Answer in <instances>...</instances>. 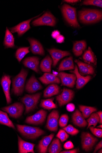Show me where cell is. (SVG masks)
I'll return each mask as SVG.
<instances>
[{"instance_id":"cell-1","label":"cell","mask_w":102,"mask_h":153,"mask_svg":"<svg viewBox=\"0 0 102 153\" xmlns=\"http://www.w3.org/2000/svg\"><path fill=\"white\" fill-rule=\"evenodd\" d=\"M79 16L80 22L84 24H90L101 20L102 13L99 10L85 9L79 11Z\"/></svg>"},{"instance_id":"cell-2","label":"cell","mask_w":102,"mask_h":153,"mask_svg":"<svg viewBox=\"0 0 102 153\" xmlns=\"http://www.w3.org/2000/svg\"><path fill=\"white\" fill-rule=\"evenodd\" d=\"M16 127L18 131L21 134L31 140L36 139L45 133V131L39 128L19 124H17Z\"/></svg>"},{"instance_id":"cell-3","label":"cell","mask_w":102,"mask_h":153,"mask_svg":"<svg viewBox=\"0 0 102 153\" xmlns=\"http://www.w3.org/2000/svg\"><path fill=\"white\" fill-rule=\"evenodd\" d=\"M28 74L27 71L22 68L20 72L13 78L12 91L14 94L19 96L22 94Z\"/></svg>"},{"instance_id":"cell-4","label":"cell","mask_w":102,"mask_h":153,"mask_svg":"<svg viewBox=\"0 0 102 153\" xmlns=\"http://www.w3.org/2000/svg\"><path fill=\"white\" fill-rule=\"evenodd\" d=\"M62 10L65 19L70 25L74 27H80L77 19L76 8L65 4Z\"/></svg>"},{"instance_id":"cell-5","label":"cell","mask_w":102,"mask_h":153,"mask_svg":"<svg viewBox=\"0 0 102 153\" xmlns=\"http://www.w3.org/2000/svg\"><path fill=\"white\" fill-rule=\"evenodd\" d=\"M41 95V93L32 95L26 94L22 98L21 102L25 106V114H28L36 108Z\"/></svg>"},{"instance_id":"cell-6","label":"cell","mask_w":102,"mask_h":153,"mask_svg":"<svg viewBox=\"0 0 102 153\" xmlns=\"http://www.w3.org/2000/svg\"><path fill=\"white\" fill-rule=\"evenodd\" d=\"M1 109L8 113L12 117L16 119L19 118L22 115L24 106L23 104L18 102L5 107Z\"/></svg>"},{"instance_id":"cell-7","label":"cell","mask_w":102,"mask_h":153,"mask_svg":"<svg viewBox=\"0 0 102 153\" xmlns=\"http://www.w3.org/2000/svg\"><path fill=\"white\" fill-rule=\"evenodd\" d=\"M56 19L50 12H47L41 17L34 20L32 24L34 26L47 25L54 26L56 22Z\"/></svg>"},{"instance_id":"cell-8","label":"cell","mask_w":102,"mask_h":153,"mask_svg":"<svg viewBox=\"0 0 102 153\" xmlns=\"http://www.w3.org/2000/svg\"><path fill=\"white\" fill-rule=\"evenodd\" d=\"M81 137L82 148L87 152L91 150L98 141L96 138L87 132H83Z\"/></svg>"},{"instance_id":"cell-9","label":"cell","mask_w":102,"mask_h":153,"mask_svg":"<svg viewBox=\"0 0 102 153\" xmlns=\"http://www.w3.org/2000/svg\"><path fill=\"white\" fill-rule=\"evenodd\" d=\"M47 114L46 111L43 109L39 111L34 115L27 117L25 122L29 124L39 125L42 123L45 120Z\"/></svg>"},{"instance_id":"cell-10","label":"cell","mask_w":102,"mask_h":153,"mask_svg":"<svg viewBox=\"0 0 102 153\" xmlns=\"http://www.w3.org/2000/svg\"><path fill=\"white\" fill-rule=\"evenodd\" d=\"M60 115L58 111L54 110L49 114L46 124L47 128L51 131H57Z\"/></svg>"},{"instance_id":"cell-11","label":"cell","mask_w":102,"mask_h":153,"mask_svg":"<svg viewBox=\"0 0 102 153\" xmlns=\"http://www.w3.org/2000/svg\"><path fill=\"white\" fill-rule=\"evenodd\" d=\"M74 92L72 90L64 88L61 94L56 97V100L60 106L65 105L71 101L73 99Z\"/></svg>"},{"instance_id":"cell-12","label":"cell","mask_w":102,"mask_h":153,"mask_svg":"<svg viewBox=\"0 0 102 153\" xmlns=\"http://www.w3.org/2000/svg\"><path fill=\"white\" fill-rule=\"evenodd\" d=\"M57 76L61 79L63 85L70 88L74 87L77 79L74 74H68L61 72L57 75Z\"/></svg>"},{"instance_id":"cell-13","label":"cell","mask_w":102,"mask_h":153,"mask_svg":"<svg viewBox=\"0 0 102 153\" xmlns=\"http://www.w3.org/2000/svg\"><path fill=\"white\" fill-rule=\"evenodd\" d=\"M40 15L24 21L16 26L10 28V30L11 31V32L12 33H17L19 36L22 35L31 29L30 23L31 21L34 18L39 17Z\"/></svg>"},{"instance_id":"cell-14","label":"cell","mask_w":102,"mask_h":153,"mask_svg":"<svg viewBox=\"0 0 102 153\" xmlns=\"http://www.w3.org/2000/svg\"><path fill=\"white\" fill-rule=\"evenodd\" d=\"M48 51L52 57L53 66L54 67H55L61 59L71 55L70 53L68 51H63L55 48L48 49Z\"/></svg>"},{"instance_id":"cell-15","label":"cell","mask_w":102,"mask_h":153,"mask_svg":"<svg viewBox=\"0 0 102 153\" xmlns=\"http://www.w3.org/2000/svg\"><path fill=\"white\" fill-rule=\"evenodd\" d=\"M42 86L34 75L29 79L25 87L26 91L28 93H33L41 90Z\"/></svg>"},{"instance_id":"cell-16","label":"cell","mask_w":102,"mask_h":153,"mask_svg":"<svg viewBox=\"0 0 102 153\" xmlns=\"http://www.w3.org/2000/svg\"><path fill=\"white\" fill-rule=\"evenodd\" d=\"M70 72L74 74L77 77L76 87L77 89H80L83 87L91 79L92 76H83L79 73L78 68L77 65H75L74 71H71Z\"/></svg>"},{"instance_id":"cell-17","label":"cell","mask_w":102,"mask_h":153,"mask_svg":"<svg viewBox=\"0 0 102 153\" xmlns=\"http://www.w3.org/2000/svg\"><path fill=\"white\" fill-rule=\"evenodd\" d=\"M75 62L78 65L79 73L82 76L93 75L95 72V68L91 65L84 63L79 60L76 59Z\"/></svg>"},{"instance_id":"cell-18","label":"cell","mask_w":102,"mask_h":153,"mask_svg":"<svg viewBox=\"0 0 102 153\" xmlns=\"http://www.w3.org/2000/svg\"><path fill=\"white\" fill-rule=\"evenodd\" d=\"M1 85L6 97L7 103L9 104L11 103V99L10 94V88L11 83L10 76L4 75L1 80Z\"/></svg>"},{"instance_id":"cell-19","label":"cell","mask_w":102,"mask_h":153,"mask_svg":"<svg viewBox=\"0 0 102 153\" xmlns=\"http://www.w3.org/2000/svg\"><path fill=\"white\" fill-rule=\"evenodd\" d=\"M39 59L37 57H32L26 58L23 63L26 67L30 68L36 73H39Z\"/></svg>"},{"instance_id":"cell-20","label":"cell","mask_w":102,"mask_h":153,"mask_svg":"<svg viewBox=\"0 0 102 153\" xmlns=\"http://www.w3.org/2000/svg\"><path fill=\"white\" fill-rule=\"evenodd\" d=\"M18 136L19 153H35L34 151V144L25 141L19 135Z\"/></svg>"},{"instance_id":"cell-21","label":"cell","mask_w":102,"mask_h":153,"mask_svg":"<svg viewBox=\"0 0 102 153\" xmlns=\"http://www.w3.org/2000/svg\"><path fill=\"white\" fill-rule=\"evenodd\" d=\"M54 135L53 133L44 137L39 141L38 149L39 152L46 153L48 152V147Z\"/></svg>"},{"instance_id":"cell-22","label":"cell","mask_w":102,"mask_h":153,"mask_svg":"<svg viewBox=\"0 0 102 153\" xmlns=\"http://www.w3.org/2000/svg\"><path fill=\"white\" fill-rule=\"evenodd\" d=\"M28 39L31 45V50L33 53L42 56L45 55V50L38 41L31 38H28Z\"/></svg>"},{"instance_id":"cell-23","label":"cell","mask_w":102,"mask_h":153,"mask_svg":"<svg viewBox=\"0 0 102 153\" xmlns=\"http://www.w3.org/2000/svg\"><path fill=\"white\" fill-rule=\"evenodd\" d=\"M39 80L43 84L48 85L52 83L59 84L61 82L60 79L53 74L45 73L39 78Z\"/></svg>"},{"instance_id":"cell-24","label":"cell","mask_w":102,"mask_h":153,"mask_svg":"<svg viewBox=\"0 0 102 153\" xmlns=\"http://www.w3.org/2000/svg\"><path fill=\"white\" fill-rule=\"evenodd\" d=\"M72 121L76 126L80 127H86L88 124L82 114L77 109L72 115Z\"/></svg>"},{"instance_id":"cell-25","label":"cell","mask_w":102,"mask_h":153,"mask_svg":"<svg viewBox=\"0 0 102 153\" xmlns=\"http://www.w3.org/2000/svg\"><path fill=\"white\" fill-rule=\"evenodd\" d=\"M75 68L73 58L70 56L65 59L62 62L58 69V71L73 70Z\"/></svg>"},{"instance_id":"cell-26","label":"cell","mask_w":102,"mask_h":153,"mask_svg":"<svg viewBox=\"0 0 102 153\" xmlns=\"http://www.w3.org/2000/svg\"><path fill=\"white\" fill-rule=\"evenodd\" d=\"M86 48V43L85 40L76 41L74 43L72 51L76 56H80Z\"/></svg>"},{"instance_id":"cell-27","label":"cell","mask_w":102,"mask_h":153,"mask_svg":"<svg viewBox=\"0 0 102 153\" xmlns=\"http://www.w3.org/2000/svg\"><path fill=\"white\" fill-rule=\"evenodd\" d=\"M82 58L84 61L87 63L95 65H96L97 59L96 56L90 47L85 52Z\"/></svg>"},{"instance_id":"cell-28","label":"cell","mask_w":102,"mask_h":153,"mask_svg":"<svg viewBox=\"0 0 102 153\" xmlns=\"http://www.w3.org/2000/svg\"><path fill=\"white\" fill-rule=\"evenodd\" d=\"M60 88L55 83L49 85L44 91L43 97L45 98H50L52 96L59 94Z\"/></svg>"},{"instance_id":"cell-29","label":"cell","mask_w":102,"mask_h":153,"mask_svg":"<svg viewBox=\"0 0 102 153\" xmlns=\"http://www.w3.org/2000/svg\"><path fill=\"white\" fill-rule=\"evenodd\" d=\"M52 60L50 56L48 55L41 61L40 67L41 71L44 72L50 73Z\"/></svg>"},{"instance_id":"cell-30","label":"cell","mask_w":102,"mask_h":153,"mask_svg":"<svg viewBox=\"0 0 102 153\" xmlns=\"http://www.w3.org/2000/svg\"><path fill=\"white\" fill-rule=\"evenodd\" d=\"M62 150V145L58 138L54 139L48 148V152L50 153H59Z\"/></svg>"},{"instance_id":"cell-31","label":"cell","mask_w":102,"mask_h":153,"mask_svg":"<svg viewBox=\"0 0 102 153\" xmlns=\"http://www.w3.org/2000/svg\"><path fill=\"white\" fill-rule=\"evenodd\" d=\"M14 38L11 33L7 27L6 28L4 41V45L6 48H13L14 47Z\"/></svg>"},{"instance_id":"cell-32","label":"cell","mask_w":102,"mask_h":153,"mask_svg":"<svg viewBox=\"0 0 102 153\" xmlns=\"http://www.w3.org/2000/svg\"><path fill=\"white\" fill-rule=\"evenodd\" d=\"M0 123L16 129L13 122L9 119L7 114L0 110Z\"/></svg>"},{"instance_id":"cell-33","label":"cell","mask_w":102,"mask_h":153,"mask_svg":"<svg viewBox=\"0 0 102 153\" xmlns=\"http://www.w3.org/2000/svg\"><path fill=\"white\" fill-rule=\"evenodd\" d=\"M79 107L83 116L86 119L89 117L92 113L97 111V108L94 107L83 105H80Z\"/></svg>"},{"instance_id":"cell-34","label":"cell","mask_w":102,"mask_h":153,"mask_svg":"<svg viewBox=\"0 0 102 153\" xmlns=\"http://www.w3.org/2000/svg\"><path fill=\"white\" fill-rule=\"evenodd\" d=\"M54 100L53 98L42 100L41 102L40 106L48 110L57 108V105L54 102Z\"/></svg>"},{"instance_id":"cell-35","label":"cell","mask_w":102,"mask_h":153,"mask_svg":"<svg viewBox=\"0 0 102 153\" xmlns=\"http://www.w3.org/2000/svg\"><path fill=\"white\" fill-rule=\"evenodd\" d=\"M90 116L89 118L87 120V122L88 123L87 129L92 126L95 127L100 121L99 116L97 113H92Z\"/></svg>"},{"instance_id":"cell-36","label":"cell","mask_w":102,"mask_h":153,"mask_svg":"<svg viewBox=\"0 0 102 153\" xmlns=\"http://www.w3.org/2000/svg\"><path fill=\"white\" fill-rule=\"evenodd\" d=\"M30 47H23L19 48L16 51V56L18 61L20 62L25 55L30 52Z\"/></svg>"},{"instance_id":"cell-37","label":"cell","mask_w":102,"mask_h":153,"mask_svg":"<svg viewBox=\"0 0 102 153\" xmlns=\"http://www.w3.org/2000/svg\"><path fill=\"white\" fill-rule=\"evenodd\" d=\"M82 4L85 5H93L102 8L101 0H86L83 2Z\"/></svg>"},{"instance_id":"cell-38","label":"cell","mask_w":102,"mask_h":153,"mask_svg":"<svg viewBox=\"0 0 102 153\" xmlns=\"http://www.w3.org/2000/svg\"><path fill=\"white\" fill-rule=\"evenodd\" d=\"M67 133L72 135L77 134L79 132V130L77 129L72 125L69 124L68 126L63 128Z\"/></svg>"},{"instance_id":"cell-39","label":"cell","mask_w":102,"mask_h":153,"mask_svg":"<svg viewBox=\"0 0 102 153\" xmlns=\"http://www.w3.org/2000/svg\"><path fill=\"white\" fill-rule=\"evenodd\" d=\"M56 137L60 139L61 142L63 143L67 140L69 137V135L64 130L60 129L58 132Z\"/></svg>"},{"instance_id":"cell-40","label":"cell","mask_w":102,"mask_h":153,"mask_svg":"<svg viewBox=\"0 0 102 153\" xmlns=\"http://www.w3.org/2000/svg\"><path fill=\"white\" fill-rule=\"evenodd\" d=\"M69 120L68 116L66 114L62 115L60 119L59 124L61 127H65L67 126Z\"/></svg>"},{"instance_id":"cell-41","label":"cell","mask_w":102,"mask_h":153,"mask_svg":"<svg viewBox=\"0 0 102 153\" xmlns=\"http://www.w3.org/2000/svg\"><path fill=\"white\" fill-rule=\"evenodd\" d=\"M90 129L92 132L95 136L101 138L102 137V129L95 128L94 127L90 126Z\"/></svg>"},{"instance_id":"cell-42","label":"cell","mask_w":102,"mask_h":153,"mask_svg":"<svg viewBox=\"0 0 102 153\" xmlns=\"http://www.w3.org/2000/svg\"><path fill=\"white\" fill-rule=\"evenodd\" d=\"M64 147L66 149H70L74 148V146L71 141H68L64 144Z\"/></svg>"},{"instance_id":"cell-43","label":"cell","mask_w":102,"mask_h":153,"mask_svg":"<svg viewBox=\"0 0 102 153\" xmlns=\"http://www.w3.org/2000/svg\"><path fill=\"white\" fill-rule=\"evenodd\" d=\"M75 108L74 105L72 103L68 104L66 106L67 110L68 112H72L74 111Z\"/></svg>"},{"instance_id":"cell-44","label":"cell","mask_w":102,"mask_h":153,"mask_svg":"<svg viewBox=\"0 0 102 153\" xmlns=\"http://www.w3.org/2000/svg\"><path fill=\"white\" fill-rule=\"evenodd\" d=\"M65 38L62 35H60L56 39L57 42L58 43H62L64 42Z\"/></svg>"},{"instance_id":"cell-45","label":"cell","mask_w":102,"mask_h":153,"mask_svg":"<svg viewBox=\"0 0 102 153\" xmlns=\"http://www.w3.org/2000/svg\"><path fill=\"white\" fill-rule=\"evenodd\" d=\"M79 150L77 149H74L69 150H65L61 152V153H77L79 152Z\"/></svg>"},{"instance_id":"cell-46","label":"cell","mask_w":102,"mask_h":153,"mask_svg":"<svg viewBox=\"0 0 102 153\" xmlns=\"http://www.w3.org/2000/svg\"><path fill=\"white\" fill-rule=\"evenodd\" d=\"M60 35V33L59 31L55 30L52 32L51 36L53 38L56 39Z\"/></svg>"},{"instance_id":"cell-47","label":"cell","mask_w":102,"mask_h":153,"mask_svg":"<svg viewBox=\"0 0 102 153\" xmlns=\"http://www.w3.org/2000/svg\"><path fill=\"white\" fill-rule=\"evenodd\" d=\"M102 147V140L96 146L93 153H96L99 149Z\"/></svg>"},{"instance_id":"cell-48","label":"cell","mask_w":102,"mask_h":153,"mask_svg":"<svg viewBox=\"0 0 102 153\" xmlns=\"http://www.w3.org/2000/svg\"><path fill=\"white\" fill-rule=\"evenodd\" d=\"M100 119V121L99 123L102 124V112L101 111H99L97 113Z\"/></svg>"},{"instance_id":"cell-49","label":"cell","mask_w":102,"mask_h":153,"mask_svg":"<svg viewBox=\"0 0 102 153\" xmlns=\"http://www.w3.org/2000/svg\"><path fill=\"white\" fill-rule=\"evenodd\" d=\"M64 1L68 3H74L78 2L80 1H77V0H68V1L66 0V1Z\"/></svg>"},{"instance_id":"cell-50","label":"cell","mask_w":102,"mask_h":153,"mask_svg":"<svg viewBox=\"0 0 102 153\" xmlns=\"http://www.w3.org/2000/svg\"><path fill=\"white\" fill-rule=\"evenodd\" d=\"M97 128H102V125H100L98 126Z\"/></svg>"},{"instance_id":"cell-51","label":"cell","mask_w":102,"mask_h":153,"mask_svg":"<svg viewBox=\"0 0 102 153\" xmlns=\"http://www.w3.org/2000/svg\"><path fill=\"white\" fill-rule=\"evenodd\" d=\"M98 153H102V149H101V150H100L98 152Z\"/></svg>"}]
</instances>
